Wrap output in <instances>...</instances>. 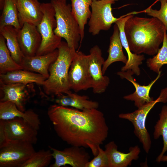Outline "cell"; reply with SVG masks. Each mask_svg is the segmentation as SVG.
Masks as SVG:
<instances>
[{"instance_id": "836d02e7", "label": "cell", "mask_w": 167, "mask_h": 167, "mask_svg": "<svg viewBox=\"0 0 167 167\" xmlns=\"http://www.w3.org/2000/svg\"><path fill=\"white\" fill-rule=\"evenodd\" d=\"M4 2V0H0V9L2 10Z\"/></svg>"}, {"instance_id": "83f0119b", "label": "cell", "mask_w": 167, "mask_h": 167, "mask_svg": "<svg viewBox=\"0 0 167 167\" xmlns=\"http://www.w3.org/2000/svg\"><path fill=\"white\" fill-rule=\"evenodd\" d=\"M159 116V119L154 126L153 134L155 139H156L161 136L163 140L162 150L156 160L158 163L160 162L161 158L167 151V105L163 106Z\"/></svg>"}, {"instance_id": "7a4b0ae2", "label": "cell", "mask_w": 167, "mask_h": 167, "mask_svg": "<svg viewBox=\"0 0 167 167\" xmlns=\"http://www.w3.org/2000/svg\"><path fill=\"white\" fill-rule=\"evenodd\" d=\"M165 29L157 19L134 15L126 21L124 31L130 50L134 53L153 56L163 42Z\"/></svg>"}, {"instance_id": "5bb4252c", "label": "cell", "mask_w": 167, "mask_h": 167, "mask_svg": "<svg viewBox=\"0 0 167 167\" xmlns=\"http://www.w3.org/2000/svg\"><path fill=\"white\" fill-rule=\"evenodd\" d=\"M17 37L24 57L36 55L41 41V35L36 26L28 23H24L18 30Z\"/></svg>"}, {"instance_id": "2e32d148", "label": "cell", "mask_w": 167, "mask_h": 167, "mask_svg": "<svg viewBox=\"0 0 167 167\" xmlns=\"http://www.w3.org/2000/svg\"><path fill=\"white\" fill-rule=\"evenodd\" d=\"M109 167H127L131 165L133 160L139 159L140 150L137 145L131 147L129 152L124 153L118 150V146L113 141L105 146Z\"/></svg>"}, {"instance_id": "1f68e13d", "label": "cell", "mask_w": 167, "mask_h": 167, "mask_svg": "<svg viewBox=\"0 0 167 167\" xmlns=\"http://www.w3.org/2000/svg\"><path fill=\"white\" fill-rule=\"evenodd\" d=\"M98 153L94 158L86 164L85 167H109L108 160L105 151L98 146Z\"/></svg>"}, {"instance_id": "f1b7e54d", "label": "cell", "mask_w": 167, "mask_h": 167, "mask_svg": "<svg viewBox=\"0 0 167 167\" xmlns=\"http://www.w3.org/2000/svg\"><path fill=\"white\" fill-rule=\"evenodd\" d=\"M167 35L165 28L161 47L159 49L156 55L148 59L146 61L147 66L151 70L157 74L161 71V69L163 65L167 64Z\"/></svg>"}, {"instance_id": "7402d4cb", "label": "cell", "mask_w": 167, "mask_h": 167, "mask_svg": "<svg viewBox=\"0 0 167 167\" xmlns=\"http://www.w3.org/2000/svg\"><path fill=\"white\" fill-rule=\"evenodd\" d=\"M54 101L58 105L66 107L71 106L82 111L97 109L99 106L97 102L89 100L88 96L80 95L72 92L57 96Z\"/></svg>"}, {"instance_id": "3957f363", "label": "cell", "mask_w": 167, "mask_h": 167, "mask_svg": "<svg viewBox=\"0 0 167 167\" xmlns=\"http://www.w3.org/2000/svg\"><path fill=\"white\" fill-rule=\"evenodd\" d=\"M58 49L57 58L50 66L49 76L42 85L44 92L48 95L57 96L71 92L68 74L76 51L69 47L66 42L63 41Z\"/></svg>"}, {"instance_id": "8992f818", "label": "cell", "mask_w": 167, "mask_h": 167, "mask_svg": "<svg viewBox=\"0 0 167 167\" xmlns=\"http://www.w3.org/2000/svg\"><path fill=\"white\" fill-rule=\"evenodd\" d=\"M38 131L21 118L0 120V148L14 141L27 142L36 144Z\"/></svg>"}, {"instance_id": "d590c367", "label": "cell", "mask_w": 167, "mask_h": 167, "mask_svg": "<svg viewBox=\"0 0 167 167\" xmlns=\"http://www.w3.org/2000/svg\"><path fill=\"white\" fill-rule=\"evenodd\" d=\"M115 0V1H118V0Z\"/></svg>"}, {"instance_id": "6da1fadb", "label": "cell", "mask_w": 167, "mask_h": 167, "mask_svg": "<svg viewBox=\"0 0 167 167\" xmlns=\"http://www.w3.org/2000/svg\"><path fill=\"white\" fill-rule=\"evenodd\" d=\"M47 115L58 136L71 146L89 148L94 156L107 138L109 128L104 114L97 109L80 110L57 104Z\"/></svg>"}, {"instance_id": "e0dca14e", "label": "cell", "mask_w": 167, "mask_h": 167, "mask_svg": "<svg viewBox=\"0 0 167 167\" xmlns=\"http://www.w3.org/2000/svg\"><path fill=\"white\" fill-rule=\"evenodd\" d=\"M128 13L122 16V17L115 23L118 26L119 32V36L122 46L126 50L128 59L125 65L121 69V71H125L131 70L137 75L140 74L139 66L142 64V61L145 59L143 55L137 54L132 52L130 49L124 31V26L126 20L134 15H129Z\"/></svg>"}, {"instance_id": "44dd1931", "label": "cell", "mask_w": 167, "mask_h": 167, "mask_svg": "<svg viewBox=\"0 0 167 167\" xmlns=\"http://www.w3.org/2000/svg\"><path fill=\"white\" fill-rule=\"evenodd\" d=\"M47 79L41 74L24 69L0 74V82L6 84L35 83L42 85Z\"/></svg>"}, {"instance_id": "cb8c5ba5", "label": "cell", "mask_w": 167, "mask_h": 167, "mask_svg": "<svg viewBox=\"0 0 167 167\" xmlns=\"http://www.w3.org/2000/svg\"><path fill=\"white\" fill-rule=\"evenodd\" d=\"M18 30L11 25L0 28V34L5 38L6 44L11 57L20 65L24 56L21 50L17 37Z\"/></svg>"}, {"instance_id": "d6986e66", "label": "cell", "mask_w": 167, "mask_h": 167, "mask_svg": "<svg viewBox=\"0 0 167 167\" xmlns=\"http://www.w3.org/2000/svg\"><path fill=\"white\" fill-rule=\"evenodd\" d=\"M19 118L23 119L38 130L41 124L39 115L32 109L24 112L20 110L13 103L0 102V120H7Z\"/></svg>"}, {"instance_id": "e575fe53", "label": "cell", "mask_w": 167, "mask_h": 167, "mask_svg": "<svg viewBox=\"0 0 167 167\" xmlns=\"http://www.w3.org/2000/svg\"><path fill=\"white\" fill-rule=\"evenodd\" d=\"M59 0L63 2L66 3V0Z\"/></svg>"}, {"instance_id": "9a60e30c", "label": "cell", "mask_w": 167, "mask_h": 167, "mask_svg": "<svg viewBox=\"0 0 167 167\" xmlns=\"http://www.w3.org/2000/svg\"><path fill=\"white\" fill-rule=\"evenodd\" d=\"M161 71L156 78L148 85H141L138 83L133 77L132 75L134 74L131 70L118 72L117 73V75L121 79H125L130 82L134 86L135 89L134 92L124 96L123 98L127 100L134 101L135 105L138 108L153 100V98L149 96L150 91L153 85L161 76Z\"/></svg>"}, {"instance_id": "277c9868", "label": "cell", "mask_w": 167, "mask_h": 167, "mask_svg": "<svg viewBox=\"0 0 167 167\" xmlns=\"http://www.w3.org/2000/svg\"><path fill=\"white\" fill-rule=\"evenodd\" d=\"M55 11L56 27L54 33L63 38L69 47L76 50L80 42L81 35L79 24L73 14L71 5L59 0H51Z\"/></svg>"}, {"instance_id": "d6a6232c", "label": "cell", "mask_w": 167, "mask_h": 167, "mask_svg": "<svg viewBox=\"0 0 167 167\" xmlns=\"http://www.w3.org/2000/svg\"><path fill=\"white\" fill-rule=\"evenodd\" d=\"M161 161H167V156L163 155L161 159Z\"/></svg>"}, {"instance_id": "603a6c76", "label": "cell", "mask_w": 167, "mask_h": 167, "mask_svg": "<svg viewBox=\"0 0 167 167\" xmlns=\"http://www.w3.org/2000/svg\"><path fill=\"white\" fill-rule=\"evenodd\" d=\"M122 47L119 36V30L117 25L115 24L113 26V34L110 38V43L107 51L108 56L106 60L105 61L102 66V71L104 75L108 68L113 63L117 62L126 63L127 59L124 54Z\"/></svg>"}, {"instance_id": "8fae6325", "label": "cell", "mask_w": 167, "mask_h": 167, "mask_svg": "<svg viewBox=\"0 0 167 167\" xmlns=\"http://www.w3.org/2000/svg\"><path fill=\"white\" fill-rule=\"evenodd\" d=\"M55 162L50 167H60L69 165L72 167H85L90 158L84 148L71 146L60 150L49 146Z\"/></svg>"}, {"instance_id": "8d00e7d4", "label": "cell", "mask_w": 167, "mask_h": 167, "mask_svg": "<svg viewBox=\"0 0 167 167\" xmlns=\"http://www.w3.org/2000/svg\"></svg>"}, {"instance_id": "4fadbf2b", "label": "cell", "mask_w": 167, "mask_h": 167, "mask_svg": "<svg viewBox=\"0 0 167 167\" xmlns=\"http://www.w3.org/2000/svg\"><path fill=\"white\" fill-rule=\"evenodd\" d=\"M33 84H4L0 82V102L9 101L23 112L27 102L35 92Z\"/></svg>"}, {"instance_id": "7c38bea8", "label": "cell", "mask_w": 167, "mask_h": 167, "mask_svg": "<svg viewBox=\"0 0 167 167\" xmlns=\"http://www.w3.org/2000/svg\"><path fill=\"white\" fill-rule=\"evenodd\" d=\"M88 55V68L92 80V91L95 94H101L105 92L110 82L109 77L104 75L102 72L105 60L101 50L98 46L95 45L90 49Z\"/></svg>"}, {"instance_id": "d4e9b609", "label": "cell", "mask_w": 167, "mask_h": 167, "mask_svg": "<svg viewBox=\"0 0 167 167\" xmlns=\"http://www.w3.org/2000/svg\"><path fill=\"white\" fill-rule=\"evenodd\" d=\"M92 0H71L72 11L80 28V42L84 38L85 25L91 16V11L89 7L91 6Z\"/></svg>"}, {"instance_id": "9c48e42d", "label": "cell", "mask_w": 167, "mask_h": 167, "mask_svg": "<svg viewBox=\"0 0 167 167\" xmlns=\"http://www.w3.org/2000/svg\"><path fill=\"white\" fill-rule=\"evenodd\" d=\"M32 143L12 142L0 148V167H21L36 152Z\"/></svg>"}, {"instance_id": "5b68a950", "label": "cell", "mask_w": 167, "mask_h": 167, "mask_svg": "<svg viewBox=\"0 0 167 167\" xmlns=\"http://www.w3.org/2000/svg\"><path fill=\"white\" fill-rule=\"evenodd\" d=\"M167 102V87L162 89L159 97L155 100L146 103L131 113H122L119 118L127 120L133 125L134 133L142 143L143 149L148 153L151 148V140L150 135L146 127L145 122L147 115L155 105L158 102Z\"/></svg>"}, {"instance_id": "30bf717a", "label": "cell", "mask_w": 167, "mask_h": 167, "mask_svg": "<svg viewBox=\"0 0 167 167\" xmlns=\"http://www.w3.org/2000/svg\"><path fill=\"white\" fill-rule=\"evenodd\" d=\"M88 60V55L76 51L68 74L71 89L75 92L92 88V82L89 72Z\"/></svg>"}, {"instance_id": "f546056e", "label": "cell", "mask_w": 167, "mask_h": 167, "mask_svg": "<svg viewBox=\"0 0 167 167\" xmlns=\"http://www.w3.org/2000/svg\"><path fill=\"white\" fill-rule=\"evenodd\" d=\"M53 158L50 149L36 151L21 167H47L50 164Z\"/></svg>"}, {"instance_id": "52a82bcc", "label": "cell", "mask_w": 167, "mask_h": 167, "mask_svg": "<svg viewBox=\"0 0 167 167\" xmlns=\"http://www.w3.org/2000/svg\"><path fill=\"white\" fill-rule=\"evenodd\" d=\"M43 13L42 18L36 26L41 37V44L36 55H40L51 52L58 49L61 43L62 38L55 34L56 27L54 8L50 3L41 4Z\"/></svg>"}, {"instance_id": "ba28073f", "label": "cell", "mask_w": 167, "mask_h": 167, "mask_svg": "<svg viewBox=\"0 0 167 167\" xmlns=\"http://www.w3.org/2000/svg\"><path fill=\"white\" fill-rule=\"evenodd\" d=\"M115 2L114 0H92L88 25V32L93 36L98 34L101 31L108 30L122 17L117 18L113 15L112 5Z\"/></svg>"}, {"instance_id": "ac0fdd59", "label": "cell", "mask_w": 167, "mask_h": 167, "mask_svg": "<svg viewBox=\"0 0 167 167\" xmlns=\"http://www.w3.org/2000/svg\"><path fill=\"white\" fill-rule=\"evenodd\" d=\"M58 54V49L48 54L31 57H24L20 65L23 69L36 72L47 78L49 68L56 60Z\"/></svg>"}, {"instance_id": "4dcf8cb0", "label": "cell", "mask_w": 167, "mask_h": 167, "mask_svg": "<svg viewBox=\"0 0 167 167\" xmlns=\"http://www.w3.org/2000/svg\"><path fill=\"white\" fill-rule=\"evenodd\" d=\"M161 2V7L158 10L153 9L150 6L140 13H146L149 16L157 19L163 24L167 32V0H158Z\"/></svg>"}, {"instance_id": "ffe728a7", "label": "cell", "mask_w": 167, "mask_h": 167, "mask_svg": "<svg viewBox=\"0 0 167 167\" xmlns=\"http://www.w3.org/2000/svg\"><path fill=\"white\" fill-rule=\"evenodd\" d=\"M41 3L38 0H17L19 21L21 28L28 23L37 26L43 16Z\"/></svg>"}, {"instance_id": "4316f807", "label": "cell", "mask_w": 167, "mask_h": 167, "mask_svg": "<svg viewBox=\"0 0 167 167\" xmlns=\"http://www.w3.org/2000/svg\"><path fill=\"white\" fill-rule=\"evenodd\" d=\"M21 69L22 67L13 59L5 38L0 34V74Z\"/></svg>"}, {"instance_id": "484cf974", "label": "cell", "mask_w": 167, "mask_h": 167, "mask_svg": "<svg viewBox=\"0 0 167 167\" xmlns=\"http://www.w3.org/2000/svg\"><path fill=\"white\" fill-rule=\"evenodd\" d=\"M0 17V28L11 25L18 30L21 28L18 18L17 0H4Z\"/></svg>"}]
</instances>
